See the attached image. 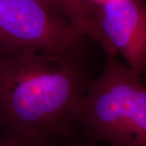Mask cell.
Returning <instances> with one entry per match:
<instances>
[{
    "mask_svg": "<svg viewBox=\"0 0 146 146\" xmlns=\"http://www.w3.org/2000/svg\"><path fill=\"white\" fill-rule=\"evenodd\" d=\"M84 46L61 57L0 51V130L54 141L77 126L92 80Z\"/></svg>",
    "mask_w": 146,
    "mask_h": 146,
    "instance_id": "cell-1",
    "label": "cell"
},
{
    "mask_svg": "<svg viewBox=\"0 0 146 146\" xmlns=\"http://www.w3.org/2000/svg\"><path fill=\"white\" fill-rule=\"evenodd\" d=\"M142 76L107 56L80 102L77 126L106 146H146V87Z\"/></svg>",
    "mask_w": 146,
    "mask_h": 146,
    "instance_id": "cell-2",
    "label": "cell"
},
{
    "mask_svg": "<svg viewBox=\"0 0 146 146\" xmlns=\"http://www.w3.org/2000/svg\"><path fill=\"white\" fill-rule=\"evenodd\" d=\"M84 38L49 0H0L2 52L61 57L84 46Z\"/></svg>",
    "mask_w": 146,
    "mask_h": 146,
    "instance_id": "cell-3",
    "label": "cell"
},
{
    "mask_svg": "<svg viewBox=\"0 0 146 146\" xmlns=\"http://www.w3.org/2000/svg\"><path fill=\"white\" fill-rule=\"evenodd\" d=\"M89 16L124 63L142 76L146 70V10L141 0H104Z\"/></svg>",
    "mask_w": 146,
    "mask_h": 146,
    "instance_id": "cell-4",
    "label": "cell"
},
{
    "mask_svg": "<svg viewBox=\"0 0 146 146\" xmlns=\"http://www.w3.org/2000/svg\"><path fill=\"white\" fill-rule=\"evenodd\" d=\"M58 2L60 10L76 31L84 37L98 42L106 56H116L95 22L87 13L82 0H58Z\"/></svg>",
    "mask_w": 146,
    "mask_h": 146,
    "instance_id": "cell-5",
    "label": "cell"
},
{
    "mask_svg": "<svg viewBox=\"0 0 146 146\" xmlns=\"http://www.w3.org/2000/svg\"><path fill=\"white\" fill-rule=\"evenodd\" d=\"M54 141L30 138L6 131L0 132V146H52Z\"/></svg>",
    "mask_w": 146,
    "mask_h": 146,
    "instance_id": "cell-6",
    "label": "cell"
},
{
    "mask_svg": "<svg viewBox=\"0 0 146 146\" xmlns=\"http://www.w3.org/2000/svg\"><path fill=\"white\" fill-rule=\"evenodd\" d=\"M73 146H98L96 144H91V143H82V144H78V145H75Z\"/></svg>",
    "mask_w": 146,
    "mask_h": 146,
    "instance_id": "cell-7",
    "label": "cell"
},
{
    "mask_svg": "<svg viewBox=\"0 0 146 146\" xmlns=\"http://www.w3.org/2000/svg\"><path fill=\"white\" fill-rule=\"evenodd\" d=\"M49 1H50V3H52L53 4H54L55 6H57L59 8V5H58V0H49ZM59 9H60V8H59Z\"/></svg>",
    "mask_w": 146,
    "mask_h": 146,
    "instance_id": "cell-8",
    "label": "cell"
},
{
    "mask_svg": "<svg viewBox=\"0 0 146 146\" xmlns=\"http://www.w3.org/2000/svg\"><path fill=\"white\" fill-rule=\"evenodd\" d=\"M84 3V7H85V10H86V8H87V2H88V0H82ZM87 11V10H86Z\"/></svg>",
    "mask_w": 146,
    "mask_h": 146,
    "instance_id": "cell-9",
    "label": "cell"
}]
</instances>
